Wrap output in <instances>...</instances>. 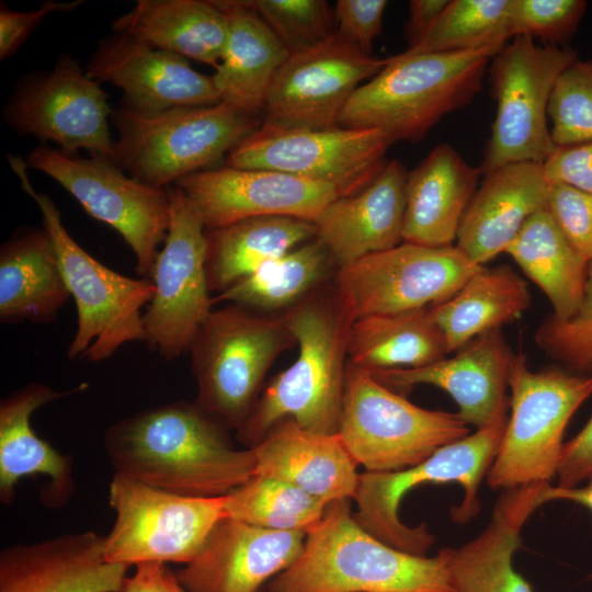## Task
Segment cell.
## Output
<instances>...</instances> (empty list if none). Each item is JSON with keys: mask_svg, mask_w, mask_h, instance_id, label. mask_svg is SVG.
Segmentation results:
<instances>
[{"mask_svg": "<svg viewBox=\"0 0 592 592\" xmlns=\"http://www.w3.org/2000/svg\"><path fill=\"white\" fill-rule=\"evenodd\" d=\"M103 445L115 474L189 497H225L257 473L251 447L195 402L174 401L110 425Z\"/></svg>", "mask_w": 592, "mask_h": 592, "instance_id": "cell-1", "label": "cell"}, {"mask_svg": "<svg viewBox=\"0 0 592 592\" xmlns=\"http://www.w3.org/2000/svg\"><path fill=\"white\" fill-rule=\"evenodd\" d=\"M282 316L298 345V356L271 380L237 430L246 447L258 444L285 420L323 434L339 430L348 338L355 318L335 287L315 289Z\"/></svg>", "mask_w": 592, "mask_h": 592, "instance_id": "cell-2", "label": "cell"}, {"mask_svg": "<svg viewBox=\"0 0 592 592\" xmlns=\"http://www.w3.org/2000/svg\"><path fill=\"white\" fill-rule=\"evenodd\" d=\"M266 592H455L445 548L433 557L397 549L365 531L351 500L331 502L298 558Z\"/></svg>", "mask_w": 592, "mask_h": 592, "instance_id": "cell-3", "label": "cell"}, {"mask_svg": "<svg viewBox=\"0 0 592 592\" xmlns=\"http://www.w3.org/2000/svg\"><path fill=\"white\" fill-rule=\"evenodd\" d=\"M504 45L390 56L354 92L339 125L379 129L394 143L419 141L441 118L475 99L492 57Z\"/></svg>", "mask_w": 592, "mask_h": 592, "instance_id": "cell-4", "label": "cell"}, {"mask_svg": "<svg viewBox=\"0 0 592 592\" xmlns=\"http://www.w3.org/2000/svg\"><path fill=\"white\" fill-rule=\"evenodd\" d=\"M111 121L118 134L115 164L160 189L226 161L263 122L223 102L160 112H143L122 103L112 111Z\"/></svg>", "mask_w": 592, "mask_h": 592, "instance_id": "cell-5", "label": "cell"}, {"mask_svg": "<svg viewBox=\"0 0 592 592\" xmlns=\"http://www.w3.org/2000/svg\"><path fill=\"white\" fill-rule=\"evenodd\" d=\"M8 159L22 190L42 212L44 227L55 242L66 285L76 303L77 331L67 356L98 363L110 358L126 343L146 342L143 308L156 293L152 281L122 275L90 255L69 235L50 196L35 191L26 161L13 155Z\"/></svg>", "mask_w": 592, "mask_h": 592, "instance_id": "cell-6", "label": "cell"}, {"mask_svg": "<svg viewBox=\"0 0 592 592\" xmlns=\"http://www.w3.org/2000/svg\"><path fill=\"white\" fill-rule=\"evenodd\" d=\"M295 343L283 316L228 305L213 309L189 351L195 403L227 430H238L255 406L265 375Z\"/></svg>", "mask_w": 592, "mask_h": 592, "instance_id": "cell-7", "label": "cell"}, {"mask_svg": "<svg viewBox=\"0 0 592 592\" xmlns=\"http://www.w3.org/2000/svg\"><path fill=\"white\" fill-rule=\"evenodd\" d=\"M508 417L499 415L473 434L447 444L426 459L395 471L360 474L354 496L356 522L369 534L402 551L425 556L434 537L424 524L408 526L399 516L403 497L425 483H458L462 503L452 510V519L465 523L480 510L478 489L494 459Z\"/></svg>", "mask_w": 592, "mask_h": 592, "instance_id": "cell-8", "label": "cell"}, {"mask_svg": "<svg viewBox=\"0 0 592 592\" xmlns=\"http://www.w3.org/2000/svg\"><path fill=\"white\" fill-rule=\"evenodd\" d=\"M508 386L511 414L487 473L493 489L549 483L557 476L565 429L592 394V375L561 369L533 372L514 355Z\"/></svg>", "mask_w": 592, "mask_h": 592, "instance_id": "cell-9", "label": "cell"}, {"mask_svg": "<svg viewBox=\"0 0 592 592\" xmlns=\"http://www.w3.org/2000/svg\"><path fill=\"white\" fill-rule=\"evenodd\" d=\"M458 413L419 407L348 363L338 434L366 471L419 464L469 434Z\"/></svg>", "mask_w": 592, "mask_h": 592, "instance_id": "cell-10", "label": "cell"}, {"mask_svg": "<svg viewBox=\"0 0 592 592\" xmlns=\"http://www.w3.org/2000/svg\"><path fill=\"white\" fill-rule=\"evenodd\" d=\"M570 48L537 45L530 36L508 42L491 59L489 80L497 103L481 172L514 162L543 164L556 150L548 104L562 70L577 60Z\"/></svg>", "mask_w": 592, "mask_h": 592, "instance_id": "cell-11", "label": "cell"}, {"mask_svg": "<svg viewBox=\"0 0 592 592\" xmlns=\"http://www.w3.org/2000/svg\"><path fill=\"white\" fill-rule=\"evenodd\" d=\"M114 524L103 536L107 561L189 563L217 523L226 517L225 497H189L114 474L109 487Z\"/></svg>", "mask_w": 592, "mask_h": 592, "instance_id": "cell-12", "label": "cell"}, {"mask_svg": "<svg viewBox=\"0 0 592 592\" xmlns=\"http://www.w3.org/2000/svg\"><path fill=\"white\" fill-rule=\"evenodd\" d=\"M392 144L379 129L289 127L262 122L231 150L225 166L278 171L331 185L339 196H349L383 170Z\"/></svg>", "mask_w": 592, "mask_h": 592, "instance_id": "cell-13", "label": "cell"}, {"mask_svg": "<svg viewBox=\"0 0 592 592\" xmlns=\"http://www.w3.org/2000/svg\"><path fill=\"white\" fill-rule=\"evenodd\" d=\"M25 161L58 182L91 217L114 228L134 252L138 275L150 278L169 228L167 187L145 184L114 162L47 145L32 149Z\"/></svg>", "mask_w": 592, "mask_h": 592, "instance_id": "cell-14", "label": "cell"}, {"mask_svg": "<svg viewBox=\"0 0 592 592\" xmlns=\"http://www.w3.org/2000/svg\"><path fill=\"white\" fill-rule=\"evenodd\" d=\"M170 220L150 280L156 293L143 321L146 342L166 361L189 348L213 310L206 273V228L177 185L167 187Z\"/></svg>", "mask_w": 592, "mask_h": 592, "instance_id": "cell-15", "label": "cell"}, {"mask_svg": "<svg viewBox=\"0 0 592 592\" xmlns=\"http://www.w3.org/2000/svg\"><path fill=\"white\" fill-rule=\"evenodd\" d=\"M112 111L100 83L75 57L65 55L52 70L18 83L3 119L19 135L52 141L68 153L86 150L92 158L115 163L109 125Z\"/></svg>", "mask_w": 592, "mask_h": 592, "instance_id": "cell-16", "label": "cell"}, {"mask_svg": "<svg viewBox=\"0 0 592 592\" xmlns=\"http://www.w3.org/2000/svg\"><path fill=\"white\" fill-rule=\"evenodd\" d=\"M480 267L456 246L403 241L338 269L334 287L355 319L397 314L448 299Z\"/></svg>", "mask_w": 592, "mask_h": 592, "instance_id": "cell-17", "label": "cell"}, {"mask_svg": "<svg viewBox=\"0 0 592 592\" xmlns=\"http://www.w3.org/2000/svg\"><path fill=\"white\" fill-rule=\"evenodd\" d=\"M388 62L363 52L338 32L289 53L267 92L263 122L289 126H338L354 92Z\"/></svg>", "mask_w": 592, "mask_h": 592, "instance_id": "cell-18", "label": "cell"}, {"mask_svg": "<svg viewBox=\"0 0 592 592\" xmlns=\"http://www.w3.org/2000/svg\"><path fill=\"white\" fill-rule=\"evenodd\" d=\"M206 229L262 216L315 221L340 197L331 185L265 170L218 167L191 173L177 183Z\"/></svg>", "mask_w": 592, "mask_h": 592, "instance_id": "cell-19", "label": "cell"}, {"mask_svg": "<svg viewBox=\"0 0 592 592\" xmlns=\"http://www.w3.org/2000/svg\"><path fill=\"white\" fill-rule=\"evenodd\" d=\"M86 71L98 83L119 88L123 103L143 112L220 103L212 76L180 55L121 33L99 42Z\"/></svg>", "mask_w": 592, "mask_h": 592, "instance_id": "cell-20", "label": "cell"}, {"mask_svg": "<svg viewBox=\"0 0 592 592\" xmlns=\"http://www.w3.org/2000/svg\"><path fill=\"white\" fill-rule=\"evenodd\" d=\"M306 536L226 516L177 576L187 592H260L298 558Z\"/></svg>", "mask_w": 592, "mask_h": 592, "instance_id": "cell-21", "label": "cell"}, {"mask_svg": "<svg viewBox=\"0 0 592 592\" xmlns=\"http://www.w3.org/2000/svg\"><path fill=\"white\" fill-rule=\"evenodd\" d=\"M513 357L497 329L473 339L452 357L422 367L372 374L391 389L422 384L443 389L457 403L459 417L479 429L506 413L510 398L505 389Z\"/></svg>", "mask_w": 592, "mask_h": 592, "instance_id": "cell-22", "label": "cell"}, {"mask_svg": "<svg viewBox=\"0 0 592 592\" xmlns=\"http://www.w3.org/2000/svg\"><path fill=\"white\" fill-rule=\"evenodd\" d=\"M127 568L106 560L93 531L8 546L0 553V592H122Z\"/></svg>", "mask_w": 592, "mask_h": 592, "instance_id": "cell-23", "label": "cell"}, {"mask_svg": "<svg viewBox=\"0 0 592 592\" xmlns=\"http://www.w3.org/2000/svg\"><path fill=\"white\" fill-rule=\"evenodd\" d=\"M408 171L387 161L363 190L332 201L314 221L338 269L401 242Z\"/></svg>", "mask_w": 592, "mask_h": 592, "instance_id": "cell-24", "label": "cell"}, {"mask_svg": "<svg viewBox=\"0 0 592 592\" xmlns=\"http://www.w3.org/2000/svg\"><path fill=\"white\" fill-rule=\"evenodd\" d=\"M544 167L514 162L485 173L462 219L456 247L482 266L506 248L525 221L546 207Z\"/></svg>", "mask_w": 592, "mask_h": 592, "instance_id": "cell-25", "label": "cell"}, {"mask_svg": "<svg viewBox=\"0 0 592 592\" xmlns=\"http://www.w3.org/2000/svg\"><path fill=\"white\" fill-rule=\"evenodd\" d=\"M86 385L58 391L46 384L32 383L9 395L0 403V500L13 502L15 486L26 476L41 475L47 485L41 500L47 508H60L75 490L70 457L39 437L31 425L41 407L83 390Z\"/></svg>", "mask_w": 592, "mask_h": 592, "instance_id": "cell-26", "label": "cell"}, {"mask_svg": "<svg viewBox=\"0 0 592 592\" xmlns=\"http://www.w3.org/2000/svg\"><path fill=\"white\" fill-rule=\"evenodd\" d=\"M251 448L258 475L287 481L327 503L354 499L361 473L338 433L285 420Z\"/></svg>", "mask_w": 592, "mask_h": 592, "instance_id": "cell-27", "label": "cell"}, {"mask_svg": "<svg viewBox=\"0 0 592 592\" xmlns=\"http://www.w3.org/2000/svg\"><path fill=\"white\" fill-rule=\"evenodd\" d=\"M481 173L449 144L435 146L408 172L403 241L426 247L453 246Z\"/></svg>", "mask_w": 592, "mask_h": 592, "instance_id": "cell-28", "label": "cell"}, {"mask_svg": "<svg viewBox=\"0 0 592 592\" xmlns=\"http://www.w3.org/2000/svg\"><path fill=\"white\" fill-rule=\"evenodd\" d=\"M543 486L505 490L479 535L460 547L445 548L455 592H534L514 568L513 555L523 525L543 504Z\"/></svg>", "mask_w": 592, "mask_h": 592, "instance_id": "cell-29", "label": "cell"}, {"mask_svg": "<svg viewBox=\"0 0 592 592\" xmlns=\"http://www.w3.org/2000/svg\"><path fill=\"white\" fill-rule=\"evenodd\" d=\"M69 297L55 242L44 226L20 228L1 246V322H49Z\"/></svg>", "mask_w": 592, "mask_h": 592, "instance_id": "cell-30", "label": "cell"}, {"mask_svg": "<svg viewBox=\"0 0 592 592\" xmlns=\"http://www.w3.org/2000/svg\"><path fill=\"white\" fill-rule=\"evenodd\" d=\"M228 16V37L212 76L220 102L244 113L264 111L273 78L289 55L267 24L240 0H216Z\"/></svg>", "mask_w": 592, "mask_h": 592, "instance_id": "cell-31", "label": "cell"}, {"mask_svg": "<svg viewBox=\"0 0 592 592\" xmlns=\"http://www.w3.org/2000/svg\"><path fill=\"white\" fill-rule=\"evenodd\" d=\"M112 29L216 69L227 43L228 16L216 0H139Z\"/></svg>", "mask_w": 592, "mask_h": 592, "instance_id": "cell-32", "label": "cell"}, {"mask_svg": "<svg viewBox=\"0 0 592 592\" xmlns=\"http://www.w3.org/2000/svg\"><path fill=\"white\" fill-rule=\"evenodd\" d=\"M316 238L312 221L262 216L206 229V273L210 292L219 294L265 263Z\"/></svg>", "mask_w": 592, "mask_h": 592, "instance_id": "cell-33", "label": "cell"}, {"mask_svg": "<svg viewBox=\"0 0 592 592\" xmlns=\"http://www.w3.org/2000/svg\"><path fill=\"white\" fill-rule=\"evenodd\" d=\"M530 303L527 285L513 270L481 266L452 297L429 307V312L451 353L513 321Z\"/></svg>", "mask_w": 592, "mask_h": 592, "instance_id": "cell-34", "label": "cell"}, {"mask_svg": "<svg viewBox=\"0 0 592 592\" xmlns=\"http://www.w3.org/2000/svg\"><path fill=\"white\" fill-rule=\"evenodd\" d=\"M448 354L429 308L356 318L348 338V362L369 373L417 368Z\"/></svg>", "mask_w": 592, "mask_h": 592, "instance_id": "cell-35", "label": "cell"}, {"mask_svg": "<svg viewBox=\"0 0 592 592\" xmlns=\"http://www.w3.org/2000/svg\"><path fill=\"white\" fill-rule=\"evenodd\" d=\"M505 253L547 296L550 319L561 322L577 312L589 262L567 241L546 207L525 221Z\"/></svg>", "mask_w": 592, "mask_h": 592, "instance_id": "cell-36", "label": "cell"}, {"mask_svg": "<svg viewBox=\"0 0 592 592\" xmlns=\"http://www.w3.org/2000/svg\"><path fill=\"white\" fill-rule=\"evenodd\" d=\"M332 264L326 247L314 238L272 260L213 297L252 310L291 308L321 286Z\"/></svg>", "mask_w": 592, "mask_h": 592, "instance_id": "cell-37", "label": "cell"}, {"mask_svg": "<svg viewBox=\"0 0 592 592\" xmlns=\"http://www.w3.org/2000/svg\"><path fill=\"white\" fill-rule=\"evenodd\" d=\"M329 504L287 481L258 474L225 496L227 517L274 531L308 533Z\"/></svg>", "mask_w": 592, "mask_h": 592, "instance_id": "cell-38", "label": "cell"}, {"mask_svg": "<svg viewBox=\"0 0 592 592\" xmlns=\"http://www.w3.org/2000/svg\"><path fill=\"white\" fill-rule=\"evenodd\" d=\"M511 0H451L441 15L403 52L451 53L504 45L510 31Z\"/></svg>", "mask_w": 592, "mask_h": 592, "instance_id": "cell-39", "label": "cell"}, {"mask_svg": "<svg viewBox=\"0 0 592 592\" xmlns=\"http://www.w3.org/2000/svg\"><path fill=\"white\" fill-rule=\"evenodd\" d=\"M547 113L556 147L592 141V59H577L562 70Z\"/></svg>", "mask_w": 592, "mask_h": 592, "instance_id": "cell-40", "label": "cell"}, {"mask_svg": "<svg viewBox=\"0 0 592 592\" xmlns=\"http://www.w3.org/2000/svg\"><path fill=\"white\" fill-rule=\"evenodd\" d=\"M292 52L316 45L337 32L334 10L325 0H240Z\"/></svg>", "mask_w": 592, "mask_h": 592, "instance_id": "cell-41", "label": "cell"}, {"mask_svg": "<svg viewBox=\"0 0 592 592\" xmlns=\"http://www.w3.org/2000/svg\"><path fill=\"white\" fill-rule=\"evenodd\" d=\"M585 8L583 0H511V35L559 46L576 33Z\"/></svg>", "mask_w": 592, "mask_h": 592, "instance_id": "cell-42", "label": "cell"}, {"mask_svg": "<svg viewBox=\"0 0 592 592\" xmlns=\"http://www.w3.org/2000/svg\"><path fill=\"white\" fill-rule=\"evenodd\" d=\"M546 208L571 247L592 261V194L562 182H550Z\"/></svg>", "mask_w": 592, "mask_h": 592, "instance_id": "cell-43", "label": "cell"}, {"mask_svg": "<svg viewBox=\"0 0 592 592\" xmlns=\"http://www.w3.org/2000/svg\"><path fill=\"white\" fill-rule=\"evenodd\" d=\"M386 0H338L337 32L367 54L382 34Z\"/></svg>", "mask_w": 592, "mask_h": 592, "instance_id": "cell-44", "label": "cell"}, {"mask_svg": "<svg viewBox=\"0 0 592 592\" xmlns=\"http://www.w3.org/2000/svg\"><path fill=\"white\" fill-rule=\"evenodd\" d=\"M82 0L57 2L48 0L33 11H13L1 4L0 9V59L15 54L31 33L53 12L72 11L82 4Z\"/></svg>", "mask_w": 592, "mask_h": 592, "instance_id": "cell-45", "label": "cell"}, {"mask_svg": "<svg viewBox=\"0 0 592 592\" xmlns=\"http://www.w3.org/2000/svg\"><path fill=\"white\" fill-rule=\"evenodd\" d=\"M543 167L548 181L592 194V141L557 147Z\"/></svg>", "mask_w": 592, "mask_h": 592, "instance_id": "cell-46", "label": "cell"}, {"mask_svg": "<svg viewBox=\"0 0 592 592\" xmlns=\"http://www.w3.org/2000/svg\"><path fill=\"white\" fill-rule=\"evenodd\" d=\"M592 476V415L583 429L563 443L557 471L560 488H573Z\"/></svg>", "mask_w": 592, "mask_h": 592, "instance_id": "cell-47", "label": "cell"}, {"mask_svg": "<svg viewBox=\"0 0 592 592\" xmlns=\"http://www.w3.org/2000/svg\"><path fill=\"white\" fill-rule=\"evenodd\" d=\"M122 592H187L177 572L167 563L149 561L136 565L133 576L126 577Z\"/></svg>", "mask_w": 592, "mask_h": 592, "instance_id": "cell-48", "label": "cell"}, {"mask_svg": "<svg viewBox=\"0 0 592 592\" xmlns=\"http://www.w3.org/2000/svg\"><path fill=\"white\" fill-rule=\"evenodd\" d=\"M448 0H411L405 34L409 46L417 42L434 24Z\"/></svg>", "mask_w": 592, "mask_h": 592, "instance_id": "cell-49", "label": "cell"}, {"mask_svg": "<svg viewBox=\"0 0 592 592\" xmlns=\"http://www.w3.org/2000/svg\"><path fill=\"white\" fill-rule=\"evenodd\" d=\"M567 500L585 506L592 512V476L582 487L560 488L545 483L542 490V501Z\"/></svg>", "mask_w": 592, "mask_h": 592, "instance_id": "cell-50", "label": "cell"}, {"mask_svg": "<svg viewBox=\"0 0 592 592\" xmlns=\"http://www.w3.org/2000/svg\"><path fill=\"white\" fill-rule=\"evenodd\" d=\"M260 592H266V591H265V590H262V591H260Z\"/></svg>", "mask_w": 592, "mask_h": 592, "instance_id": "cell-51", "label": "cell"}]
</instances>
